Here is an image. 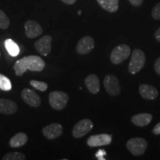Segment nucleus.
Returning <instances> with one entry per match:
<instances>
[{
	"label": "nucleus",
	"instance_id": "f257e3e1",
	"mask_svg": "<svg viewBox=\"0 0 160 160\" xmlns=\"http://www.w3.org/2000/svg\"><path fill=\"white\" fill-rule=\"evenodd\" d=\"M145 55L139 48L135 49L131 55V61L128 65V71L131 74H137L143 68L145 64Z\"/></svg>",
	"mask_w": 160,
	"mask_h": 160
},
{
	"label": "nucleus",
	"instance_id": "f03ea898",
	"mask_svg": "<svg viewBox=\"0 0 160 160\" xmlns=\"http://www.w3.org/2000/svg\"><path fill=\"white\" fill-rule=\"evenodd\" d=\"M148 142L141 137L132 138L126 143L128 150L135 157L143 155L148 148Z\"/></svg>",
	"mask_w": 160,
	"mask_h": 160
},
{
	"label": "nucleus",
	"instance_id": "7ed1b4c3",
	"mask_svg": "<svg viewBox=\"0 0 160 160\" xmlns=\"http://www.w3.org/2000/svg\"><path fill=\"white\" fill-rule=\"evenodd\" d=\"M131 55V48L125 44L116 46L111 53V61L114 65L123 62Z\"/></svg>",
	"mask_w": 160,
	"mask_h": 160
},
{
	"label": "nucleus",
	"instance_id": "20e7f679",
	"mask_svg": "<svg viewBox=\"0 0 160 160\" xmlns=\"http://www.w3.org/2000/svg\"><path fill=\"white\" fill-rule=\"evenodd\" d=\"M69 100V96L62 91H53L49 94L50 105L53 109L60 111L65 108Z\"/></svg>",
	"mask_w": 160,
	"mask_h": 160
},
{
	"label": "nucleus",
	"instance_id": "39448f33",
	"mask_svg": "<svg viewBox=\"0 0 160 160\" xmlns=\"http://www.w3.org/2000/svg\"><path fill=\"white\" fill-rule=\"evenodd\" d=\"M103 84L106 92L112 97L119 95L121 92V86L119 79L114 75L108 74L106 76L104 79Z\"/></svg>",
	"mask_w": 160,
	"mask_h": 160
},
{
	"label": "nucleus",
	"instance_id": "423d86ee",
	"mask_svg": "<svg viewBox=\"0 0 160 160\" xmlns=\"http://www.w3.org/2000/svg\"><path fill=\"white\" fill-rule=\"evenodd\" d=\"M93 128V124L91 119H82L74 125L72 130V134L76 139H79L88 133Z\"/></svg>",
	"mask_w": 160,
	"mask_h": 160
},
{
	"label": "nucleus",
	"instance_id": "0eeeda50",
	"mask_svg": "<svg viewBox=\"0 0 160 160\" xmlns=\"http://www.w3.org/2000/svg\"><path fill=\"white\" fill-rule=\"evenodd\" d=\"M112 142V136L102 133V134L91 136L87 140L88 145L90 147H99L108 145Z\"/></svg>",
	"mask_w": 160,
	"mask_h": 160
},
{
	"label": "nucleus",
	"instance_id": "6e6552de",
	"mask_svg": "<svg viewBox=\"0 0 160 160\" xmlns=\"http://www.w3.org/2000/svg\"><path fill=\"white\" fill-rule=\"evenodd\" d=\"M51 42L52 37L49 35L44 36L37 40L34 44L35 48L42 56L46 57L51 53Z\"/></svg>",
	"mask_w": 160,
	"mask_h": 160
},
{
	"label": "nucleus",
	"instance_id": "1a4fd4ad",
	"mask_svg": "<svg viewBox=\"0 0 160 160\" xmlns=\"http://www.w3.org/2000/svg\"><path fill=\"white\" fill-rule=\"evenodd\" d=\"M94 40L91 37H84L79 40L77 45V51L78 53L85 55L91 53L94 48Z\"/></svg>",
	"mask_w": 160,
	"mask_h": 160
},
{
	"label": "nucleus",
	"instance_id": "9d476101",
	"mask_svg": "<svg viewBox=\"0 0 160 160\" xmlns=\"http://www.w3.org/2000/svg\"><path fill=\"white\" fill-rule=\"evenodd\" d=\"M25 30L26 37L30 39H33L39 37L43 33L42 28L37 22L33 20H28L25 24Z\"/></svg>",
	"mask_w": 160,
	"mask_h": 160
},
{
	"label": "nucleus",
	"instance_id": "9b49d317",
	"mask_svg": "<svg viewBox=\"0 0 160 160\" xmlns=\"http://www.w3.org/2000/svg\"><path fill=\"white\" fill-rule=\"evenodd\" d=\"M63 128L59 123H53L43 128L42 133L48 139H55L62 134Z\"/></svg>",
	"mask_w": 160,
	"mask_h": 160
},
{
	"label": "nucleus",
	"instance_id": "f8f14e48",
	"mask_svg": "<svg viewBox=\"0 0 160 160\" xmlns=\"http://www.w3.org/2000/svg\"><path fill=\"white\" fill-rule=\"evenodd\" d=\"M22 99L32 107L37 108L41 104V99L36 92L29 88H25L22 91Z\"/></svg>",
	"mask_w": 160,
	"mask_h": 160
},
{
	"label": "nucleus",
	"instance_id": "ddd939ff",
	"mask_svg": "<svg viewBox=\"0 0 160 160\" xmlns=\"http://www.w3.org/2000/svg\"><path fill=\"white\" fill-rule=\"evenodd\" d=\"M28 69L31 71L40 72L43 71L45 67V61L38 56H29L26 57Z\"/></svg>",
	"mask_w": 160,
	"mask_h": 160
},
{
	"label": "nucleus",
	"instance_id": "4468645a",
	"mask_svg": "<svg viewBox=\"0 0 160 160\" xmlns=\"http://www.w3.org/2000/svg\"><path fill=\"white\" fill-rule=\"evenodd\" d=\"M139 91L141 97L144 99L153 100L157 99L159 96V92L153 86L148 84H142L139 87Z\"/></svg>",
	"mask_w": 160,
	"mask_h": 160
},
{
	"label": "nucleus",
	"instance_id": "2eb2a0df",
	"mask_svg": "<svg viewBox=\"0 0 160 160\" xmlns=\"http://www.w3.org/2000/svg\"><path fill=\"white\" fill-rule=\"evenodd\" d=\"M18 110L17 104L8 99H0V113L5 115L15 113Z\"/></svg>",
	"mask_w": 160,
	"mask_h": 160
},
{
	"label": "nucleus",
	"instance_id": "dca6fc26",
	"mask_svg": "<svg viewBox=\"0 0 160 160\" xmlns=\"http://www.w3.org/2000/svg\"><path fill=\"white\" fill-rule=\"evenodd\" d=\"M86 88L92 94H97L100 91V82L99 77L96 74H90L85 78Z\"/></svg>",
	"mask_w": 160,
	"mask_h": 160
},
{
	"label": "nucleus",
	"instance_id": "f3484780",
	"mask_svg": "<svg viewBox=\"0 0 160 160\" xmlns=\"http://www.w3.org/2000/svg\"><path fill=\"white\" fill-rule=\"evenodd\" d=\"M153 119V115L148 113H142L136 114L131 117V121L138 127H145L148 125Z\"/></svg>",
	"mask_w": 160,
	"mask_h": 160
},
{
	"label": "nucleus",
	"instance_id": "a211bd4d",
	"mask_svg": "<svg viewBox=\"0 0 160 160\" xmlns=\"http://www.w3.org/2000/svg\"><path fill=\"white\" fill-rule=\"evenodd\" d=\"M104 10L110 13H115L119 7V0H97Z\"/></svg>",
	"mask_w": 160,
	"mask_h": 160
},
{
	"label": "nucleus",
	"instance_id": "6ab92c4d",
	"mask_svg": "<svg viewBox=\"0 0 160 160\" xmlns=\"http://www.w3.org/2000/svg\"><path fill=\"white\" fill-rule=\"evenodd\" d=\"M27 142L28 136L25 133H19L11 138L9 144L12 148H19L25 145Z\"/></svg>",
	"mask_w": 160,
	"mask_h": 160
},
{
	"label": "nucleus",
	"instance_id": "aec40b11",
	"mask_svg": "<svg viewBox=\"0 0 160 160\" xmlns=\"http://www.w3.org/2000/svg\"><path fill=\"white\" fill-rule=\"evenodd\" d=\"M13 68H14L16 75L19 76V77L22 76L28 70V69L27 61H26V57L22 58V59L16 62Z\"/></svg>",
	"mask_w": 160,
	"mask_h": 160
},
{
	"label": "nucleus",
	"instance_id": "412c9836",
	"mask_svg": "<svg viewBox=\"0 0 160 160\" xmlns=\"http://www.w3.org/2000/svg\"><path fill=\"white\" fill-rule=\"evenodd\" d=\"M5 45L8 53L12 57H17L19 53V48L14 41L11 39L5 40Z\"/></svg>",
	"mask_w": 160,
	"mask_h": 160
},
{
	"label": "nucleus",
	"instance_id": "4be33fe9",
	"mask_svg": "<svg viewBox=\"0 0 160 160\" xmlns=\"http://www.w3.org/2000/svg\"><path fill=\"white\" fill-rule=\"evenodd\" d=\"M0 89L4 91H9L12 89L11 80L1 73H0Z\"/></svg>",
	"mask_w": 160,
	"mask_h": 160
},
{
	"label": "nucleus",
	"instance_id": "5701e85b",
	"mask_svg": "<svg viewBox=\"0 0 160 160\" xmlns=\"http://www.w3.org/2000/svg\"><path fill=\"white\" fill-rule=\"evenodd\" d=\"M3 160H25V155L19 152L8 153L2 157Z\"/></svg>",
	"mask_w": 160,
	"mask_h": 160
},
{
	"label": "nucleus",
	"instance_id": "b1692460",
	"mask_svg": "<svg viewBox=\"0 0 160 160\" xmlns=\"http://www.w3.org/2000/svg\"><path fill=\"white\" fill-rule=\"evenodd\" d=\"M10 19L4 11L0 9V28L5 30L9 27Z\"/></svg>",
	"mask_w": 160,
	"mask_h": 160
},
{
	"label": "nucleus",
	"instance_id": "393cba45",
	"mask_svg": "<svg viewBox=\"0 0 160 160\" xmlns=\"http://www.w3.org/2000/svg\"><path fill=\"white\" fill-rule=\"evenodd\" d=\"M31 86H33V88H35L36 89L39 90L40 91H45L48 89V85L47 83L44 82H40L37 81V80H31L30 82Z\"/></svg>",
	"mask_w": 160,
	"mask_h": 160
},
{
	"label": "nucleus",
	"instance_id": "a878e982",
	"mask_svg": "<svg viewBox=\"0 0 160 160\" xmlns=\"http://www.w3.org/2000/svg\"><path fill=\"white\" fill-rule=\"evenodd\" d=\"M151 15L154 19L160 20V2L153 7L151 12Z\"/></svg>",
	"mask_w": 160,
	"mask_h": 160
},
{
	"label": "nucleus",
	"instance_id": "bb28decb",
	"mask_svg": "<svg viewBox=\"0 0 160 160\" xmlns=\"http://www.w3.org/2000/svg\"><path fill=\"white\" fill-rule=\"evenodd\" d=\"M154 71L158 75L160 76V57L157 58L154 63Z\"/></svg>",
	"mask_w": 160,
	"mask_h": 160
},
{
	"label": "nucleus",
	"instance_id": "cd10ccee",
	"mask_svg": "<svg viewBox=\"0 0 160 160\" xmlns=\"http://www.w3.org/2000/svg\"><path fill=\"white\" fill-rule=\"evenodd\" d=\"M106 155V152L104 151V150H99V151H98V152L97 153H96V157H97L98 159H105V158H102L104 157V156Z\"/></svg>",
	"mask_w": 160,
	"mask_h": 160
},
{
	"label": "nucleus",
	"instance_id": "c85d7f7f",
	"mask_svg": "<svg viewBox=\"0 0 160 160\" xmlns=\"http://www.w3.org/2000/svg\"><path fill=\"white\" fill-rule=\"evenodd\" d=\"M129 2L134 7H139L142 4L143 0H128Z\"/></svg>",
	"mask_w": 160,
	"mask_h": 160
},
{
	"label": "nucleus",
	"instance_id": "c756f323",
	"mask_svg": "<svg viewBox=\"0 0 160 160\" xmlns=\"http://www.w3.org/2000/svg\"><path fill=\"white\" fill-rule=\"evenodd\" d=\"M153 133L155 135H159L160 134V122L155 126L154 128L153 129Z\"/></svg>",
	"mask_w": 160,
	"mask_h": 160
},
{
	"label": "nucleus",
	"instance_id": "7c9ffc66",
	"mask_svg": "<svg viewBox=\"0 0 160 160\" xmlns=\"http://www.w3.org/2000/svg\"><path fill=\"white\" fill-rule=\"evenodd\" d=\"M154 37L157 41L160 42V27L158 28L154 33Z\"/></svg>",
	"mask_w": 160,
	"mask_h": 160
},
{
	"label": "nucleus",
	"instance_id": "2f4dec72",
	"mask_svg": "<svg viewBox=\"0 0 160 160\" xmlns=\"http://www.w3.org/2000/svg\"><path fill=\"white\" fill-rule=\"evenodd\" d=\"M64 3L67 4V5H73L77 0H62Z\"/></svg>",
	"mask_w": 160,
	"mask_h": 160
},
{
	"label": "nucleus",
	"instance_id": "473e14b6",
	"mask_svg": "<svg viewBox=\"0 0 160 160\" xmlns=\"http://www.w3.org/2000/svg\"><path fill=\"white\" fill-rule=\"evenodd\" d=\"M81 13H82V11H79V12H78V14L81 15Z\"/></svg>",
	"mask_w": 160,
	"mask_h": 160
},
{
	"label": "nucleus",
	"instance_id": "72a5a7b5",
	"mask_svg": "<svg viewBox=\"0 0 160 160\" xmlns=\"http://www.w3.org/2000/svg\"><path fill=\"white\" fill-rule=\"evenodd\" d=\"M0 56H1V53H0Z\"/></svg>",
	"mask_w": 160,
	"mask_h": 160
}]
</instances>
